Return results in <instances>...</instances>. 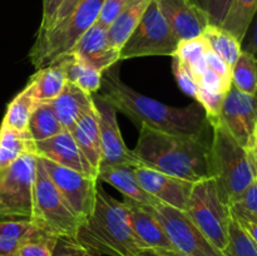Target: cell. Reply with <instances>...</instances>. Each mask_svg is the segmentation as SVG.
I'll list each match as a JSON object with an SVG mask.
<instances>
[{
  "label": "cell",
  "mask_w": 257,
  "mask_h": 256,
  "mask_svg": "<svg viewBox=\"0 0 257 256\" xmlns=\"http://www.w3.org/2000/svg\"><path fill=\"white\" fill-rule=\"evenodd\" d=\"M178 40L200 37L208 25L207 18L193 0H155Z\"/></svg>",
  "instance_id": "cell-16"
},
{
  "label": "cell",
  "mask_w": 257,
  "mask_h": 256,
  "mask_svg": "<svg viewBox=\"0 0 257 256\" xmlns=\"http://www.w3.org/2000/svg\"><path fill=\"white\" fill-rule=\"evenodd\" d=\"M185 212L211 243L218 250H225L232 215L228 205L221 200L212 178H205L193 183Z\"/></svg>",
  "instance_id": "cell-7"
},
{
  "label": "cell",
  "mask_w": 257,
  "mask_h": 256,
  "mask_svg": "<svg viewBox=\"0 0 257 256\" xmlns=\"http://www.w3.org/2000/svg\"><path fill=\"white\" fill-rule=\"evenodd\" d=\"M208 147L203 136L170 135L141 125L132 152L140 166L198 182L210 178Z\"/></svg>",
  "instance_id": "cell-2"
},
{
  "label": "cell",
  "mask_w": 257,
  "mask_h": 256,
  "mask_svg": "<svg viewBox=\"0 0 257 256\" xmlns=\"http://www.w3.org/2000/svg\"><path fill=\"white\" fill-rule=\"evenodd\" d=\"M3 171H4V170H2V168H0V176H2V173H3Z\"/></svg>",
  "instance_id": "cell-50"
},
{
  "label": "cell",
  "mask_w": 257,
  "mask_h": 256,
  "mask_svg": "<svg viewBox=\"0 0 257 256\" xmlns=\"http://www.w3.org/2000/svg\"><path fill=\"white\" fill-rule=\"evenodd\" d=\"M39 160L54 185L59 188L70 207L77 213L80 222L87 220L94 208L95 195L99 185L98 178L62 167L44 158L39 157Z\"/></svg>",
  "instance_id": "cell-11"
},
{
  "label": "cell",
  "mask_w": 257,
  "mask_h": 256,
  "mask_svg": "<svg viewBox=\"0 0 257 256\" xmlns=\"http://www.w3.org/2000/svg\"><path fill=\"white\" fill-rule=\"evenodd\" d=\"M222 252L225 256H257L256 242L233 216L228 226L227 245Z\"/></svg>",
  "instance_id": "cell-33"
},
{
  "label": "cell",
  "mask_w": 257,
  "mask_h": 256,
  "mask_svg": "<svg viewBox=\"0 0 257 256\" xmlns=\"http://www.w3.org/2000/svg\"><path fill=\"white\" fill-rule=\"evenodd\" d=\"M241 48H242V50L251 53L255 57L257 55V12L252 22H251L250 27H248L247 32H246L242 43H241Z\"/></svg>",
  "instance_id": "cell-44"
},
{
  "label": "cell",
  "mask_w": 257,
  "mask_h": 256,
  "mask_svg": "<svg viewBox=\"0 0 257 256\" xmlns=\"http://www.w3.org/2000/svg\"><path fill=\"white\" fill-rule=\"evenodd\" d=\"M201 35L205 38L211 49L215 50L232 68L242 52L241 43L230 32L217 25L208 24Z\"/></svg>",
  "instance_id": "cell-29"
},
{
  "label": "cell",
  "mask_w": 257,
  "mask_h": 256,
  "mask_svg": "<svg viewBox=\"0 0 257 256\" xmlns=\"http://www.w3.org/2000/svg\"><path fill=\"white\" fill-rule=\"evenodd\" d=\"M135 168V166L131 165L112 166V167L98 171L97 178L98 181H103V182L113 186L115 190H118L124 196V198H131V200L143 203V205H157L158 201L152 197L150 193L146 192L145 188L138 182Z\"/></svg>",
  "instance_id": "cell-20"
},
{
  "label": "cell",
  "mask_w": 257,
  "mask_h": 256,
  "mask_svg": "<svg viewBox=\"0 0 257 256\" xmlns=\"http://www.w3.org/2000/svg\"><path fill=\"white\" fill-rule=\"evenodd\" d=\"M205 60H206V65L207 68L212 69L213 72H216L217 74H220L221 77L225 78L226 80L231 82V69L232 68L215 52L210 48L208 45L207 50H206V54H205Z\"/></svg>",
  "instance_id": "cell-42"
},
{
  "label": "cell",
  "mask_w": 257,
  "mask_h": 256,
  "mask_svg": "<svg viewBox=\"0 0 257 256\" xmlns=\"http://www.w3.org/2000/svg\"><path fill=\"white\" fill-rule=\"evenodd\" d=\"M59 236L40 227L18 248L15 256H53Z\"/></svg>",
  "instance_id": "cell-34"
},
{
  "label": "cell",
  "mask_w": 257,
  "mask_h": 256,
  "mask_svg": "<svg viewBox=\"0 0 257 256\" xmlns=\"http://www.w3.org/2000/svg\"><path fill=\"white\" fill-rule=\"evenodd\" d=\"M72 52L102 73L120 60V50L110 45L107 29L97 23L83 34Z\"/></svg>",
  "instance_id": "cell-18"
},
{
  "label": "cell",
  "mask_w": 257,
  "mask_h": 256,
  "mask_svg": "<svg viewBox=\"0 0 257 256\" xmlns=\"http://www.w3.org/2000/svg\"><path fill=\"white\" fill-rule=\"evenodd\" d=\"M231 84L240 92L255 95L257 92V58L242 50L231 69Z\"/></svg>",
  "instance_id": "cell-32"
},
{
  "label": "cell",
  "mask_w": 257,
  "mask_h": 256,
  "mask_svg": "<svg viewBox=\"0 0 257 256\" xmlns=\"http://www.w3.org/2000/svg\"><path fill=\"white\" fill-rule=\"evenodd\" d=\"M38 104L39 103L35 100L32 89L27 84L23 88L22 92L18 93L13 98L12 102L8 104L7 112H5L4 118L2 120V124L25 132V131H28L29 120Z\"/></svg>",
  "instance_id": "cell-27"
},
{
  "label": "cell",
  "mask_w": 257,
  "mask_h": 256,
  "mask_svg": "<svg viewBox=\"0 0 257 256\" xmlns=\"http://www.w3.org/2000/svg\"><path fill=\"white\" fill-rule=\"evenodd\" d=\"M35 155L83 175L98 176V171L90 165L69 131H63L54 137L35 142Z\"/></svg>",
  "instance_id": "cell-15"
},
{
  "label": "cell",
  "mask_w": 257,
  "mask_h": 256,
  "mask_svg": "<svg viewBox=\"0 0 257 256\" xmlns=\"http://www.w3.org/2000/svg\"><path fill=\"white\" fill-rule=\"evenodd\" d=\"M123 202L127 207L131 227L142 248H175L166 235L165 228L156 216L152 206L136 202L131 198H124Z\"/></svg>",
  "instance_id": "cell-17"
},
{
  "label": "cell",
  "mask_w": 257,
  "mask_h": 256,
  "mask_svg": "<svg viewBox=\"0 0 257 256\" xmlns=\"http://www.w3.org/2000/svg\"><path fill=\"white\" fill-rule=\"evenodd\" d=\"M218 119L226 125L235 140L246 150L257 130V98L231 85Z\"/></svg>",
  "instance_id": "cell-13"
},
{
  "label": "cell",
  "mask_w": 257,
  "mask_h": 256,
  "mask_svg": "<svg viewBox=\"0 0 257 256\" xmlns=\"http://www.w3.org/2000/svg\"><path fill=\"white\" fill-rule=\"evenodd\" d=\"M193 2L207 18L208 24L221 27L232 0H193Z\"/></svg>",
  "instance_id": "cell-37"
},
{
  "label": "cell",
  "mask_w": 257,
  "mask_h": 256,
  "mask_svg": "<svg viewBox=\"0 0 257 256\" xmlns=\"http://www.w3.org/2000/svg\"><path fill=\"white\" fill-rule=\"evenodd\" d=\"M228 207L235 218L257 225V177Z\"/></svg>",
  "instance_id": "cell-35"
},
{
  "label": "cell",
  "mask_w": 257,
  "mask_h": 256,
  "mask_svg": "<svg viewBox=\"0 0 257 256\" xmlns=\"http://www.w3.org/2000/svg\"><path fill=\"white\" fill-rule=\"evenodd\" d=\"M34 142L48 140L63 132V127L49 103H40L33 112L28 125Z\"/></svg>",
  "instance_id": "cell-31"
},
{
  "label": "cell",
  "mask_w": 257,
  "mask_h": 256,
  "mask_svg": "<svg viewBox=\"0 0 257 256\" xmlns=\"http://www.w3.org/2000/svg\"><path fill=\"white\" fill-rule=\"evenodd\" d=\"M236 220H237V218H236ZM237 221L241 223V226H242V227L247 231L248 235L252 237V240L255 241L256 245H257V225L256 223L247 222V221H241V220H237Z\"/></svg>",
  "instance_id": "cell-48"
},
{
  "label": "cell",
  "mask_w": 257,
  "mask_h": 256,
  "mask_svg": "<svg viewBox=\"0 0 257 256\" xmlns=\"http://www.w3.org/2000/svg\"><path fill=\"white\" fill-rule=\"evenodd\" d=\"M39 228L30 218L0 221V256H15L20 245Z\"/></svg>",
  "instance_id": "cell-26"
},
{
  "label": "cell",
  "mask_w": 257,
  "mask_h": 256,
  "mask_svg": "<svg viewBox=\"0 0 257 256\" xmlns=\"http://www.w3.org/2000/svg\"><path fill=\"white\" fill-rule=\"evenodd\" d=\"M64 131H72L75 123L94 105L93 94H89L74 83L67 82L62 93L49 103Z\"/></svg>",
  "instance_id": "cell-19"
},
{
  "label": "cell",
  "mask_w": 257,
  "mask_h": 256,
  "mask_svg": "<svg viewBox=\"0 0 257 256\" xmlns=\"http://www.w3.org/2000/svg\"><path fill=\"white\" fill-rule=\"evenodd\" d=\"M104 0H82L68 17L37 37L29 58L37 69L53 64L73 50L80 38L97 23Z\"/></svg>",
  "instance_id": "cell-5"
},
{
  "label": "cell",
  "mask_w": 257,
  "mask_h": 256,
  "mask_svg": "<svg viewBox=\"0 0 257 256\" xmlns=\"http://www.w3.org/2000/svg\"><path fill=\"white\" fill-rule=\"evenodd\" d=\"M80 2H82V0H64V3L62 4V7L59 8V10H58L57 14H55L53 25H55L57 23H59L60 20L64 19L65 17H68V15H69V13L72 12V10L74 9V8L77 7V5L79 4ZM53 25H52V27H53ZM52 27H50V28H52ZM50 28H49V29H50ZM49 29H48V30H49ZM39 37H40V35H39Z\"/></svg>",
  "instance_id": "cell-46"
},
{
  "label": "cell",
  "mask_w": 257,
  "mask_h": 256,
  "mask_svg": "<svg viewBox=\"0 0 257 256\" xmlns=\"http://www.w3.org/2000/svg\"><path fill=\"white\" fill-rule=\"evenodd\" d=\"M132 0H104L98 17L97 24L108 29L109 25L114 22L120 12L127 7Z\"/></svg>",
  "instance_id": "cell-41"
},
{
  "label": "cell",
  "mask_w": 257,
  "mask_h": 256,
  "mask_svg": "<svg viewBox=\"0 0 257 256\" xmlns=\"http://www.w3.org/2000/svg\"><path fill=\"white\" fill-rule=\"evenodd\" d=\"M67 83L64 72L57 64L47 65L37 69V72L30 77L28 85L32 89L33 95L38 103H50L62 93Z\"/></svg>",
  "instance_id": "cell-24"
},
{
  "label": "cell",
  "mask_w": 257,
  "mask_h": 256,
  "mask_svg": "<svg viewBox=\"0 0 257 256\" xmlns=\"http://www.w3.org/2000/svg\"><path fill=\"white\" fill-rule=\"evenodd\" d=\"M75 240L89 250L108 256H136L142 248L131 227L124 202L115 200L98 185L95 203L80 222Z\"/></svg>",
  "instance_id": "cell-3"
},
{
  "label": "cell",
  "mask_w": 257,
  "mask_h": 256,
  "mask_svg": "<svg viewBox=\"0 0 257 256\" xmlns=\"http://www.w3.org/2000/svg\"><path fill=\"white\" fill-rule=\"evenodd\" d=\"M98 110L102 143V162L99 170L118 165H131L138 167V162L123 141L117 120V109L100 94H93Z\"/></svg>",
  "instance_id": "cell-12"
},
{
  "label": "cell",
  "mask_w": 257,
  "mask_h": 256,
  "mask_svg": "<svg viewBox=\"0 0 257 256\" xmlns=\"http://www.w3.org/2000/svg\"><path fill=\"white\" fill-rule=\"evenodd\" d=\"M63 3H64V0H43V18L37 37L44 34L52 27L55 14L59 10V8L62 7Z\"/></svg>",
  "instance_id": "cell-43"
},
{
  "label": "cell",
  "mask_w": 257,
  "mask_h": 256,
  "mask_svg": "<svg viewBox=\"0 0 257 256\" xmlns=\"http://www.w3.org/2000/svg\"><path fill=\"white\" fill-rule=\"evenodd\" d=\"M30 220L59 237L75 238L80 220L54 185L38 157Z\"/></svg>",
  "instance_id": "cell-6"
},
{
  "label": "cell",
  "mask_w": 257,
  "mask_h": 256,
  "mask_svg": "<svg viewBox=\"0 0 257 256\" xmlns=\"http://www.w3.org/2000/svg\"><path fill=\"white\" fill-rule=\"evenodd\" d=\"M255 95H256V98H257V92H256V94H255Z\"/></svg>",
  "instance_id": "cell-51"
},
{
  "label": "cell",
  "mask_w": 257,
  "mask_h": 256,
  "mask_svg": "<svg viewBox=\"0 0 257 256\" xmlns=\"http://www.w3.org/2000/svg\"><path fill=\"white\" fill-rule=\"evenodd\" d=\"M207 48V42H206V39L202 35H200V37L191 38V39L180 40L177 50H176L173 55L177 57L191 70L195 79L197 80V78L207 69L205 60V54Z\"/></svg>",
  "instance_id": "cell-30"
},
{
  "label": "cell",
  "mask_w": 257,
  "mask_h": 256,
  "mask_svg": "<svg viewBox=\"0 0 257 256\" xmlns=\"http://www.w3.org/2000/svg\"><path fill=\"white\" fill-rule=\"evenodd\" d=\"M55 63L63 69L67 82L74 83L89 94H95L100 90L103 73L84 62L75 53H68Z\"/></svg>",
  "instance_id": "cell-22"
},
{
  "label": "cell",
  "mask_w": 257,
  "mask_h": 256,
  "mask_svg": "<svg viewBox=\"0 0 257 256\" xmlns=\"http://www.w3.org/2000/svg\"><path fill=\"white\" fill-rule=\"evenodd\" d=\"M257 12V0H232L221 28L242 43L246 32Z\"/></svg>",
  "instance_id": "cell-28"
},
{
  "label": "cell",
  "mask_w": 257,
  "mask_h": 256,
  "mask_svg": "<svg viewBox=\"0 0 257 256\" xmlns=\"http://www.w3.org/2000/svg\"><path fill=\"white\" fill-rule=\"evenodd\" d=\"M196 82H197L198 87L207 90V92L222 93V94H226V93L230 90L231 85H232L231 82L226 80L225 78H222L220 74L213 72L210 68H207V69L197 78Z\"/></svg>",
  "instance_id": "cell-40"
},
{
  "label": "cell",
  "mask_w": 257,
  "mask_h": 256,
  "mask_svg": "<svg viewBox=\"0 0 257 256\" xmlns=\"http://www.w3.org/2000/svg\"><path fill=\"white\" fill-rule=\"evenodd\" d=\"M178 42L158 9L157 3L152 0L137 28L120 48V60L156 55L172 57L177 50Z\"/></svg>",
  "instance_id": "cell-8"
},
{
  "label": "cell",
  "mask_w": 257,
  "mask_h": 256,
  "mask_svg": "<svg viewBox=\"0 0 257 256\" xmlns=\"http://www.w3.org/2000/svg\"><path fill=\"white\" fill-rule=\"evenodd\" d=\"M152 207L176 250L188 256H225L201 232L185 211L161 202Z\"/></svg>",
  "instance_id": "cell-10"
},
{
  "label": "cell",
  "mask_w": 257,
  "mask_h": 256,
  "mask_svg": "<svg viewBox=\"0 0 257 256\" xmlns=\"http://www.w3.org/2000/svg\"><path fill=\"white\" fill-rule=\"evenodd\" d=\"M53 256H103L89 250L72 237H59Z\"/></svg>",
  "instance_id": "cell-39"
},
{
  "label": "cell",
  "mask_w": 257,
  "mask_h": 256,
  "mask_svg": "<svg viewBox=\"0 0 257 256\" xmlns=\"http://www.w3.org/2000/svg\"><path fill=\"white\" fill-rule=\"evenodd\" d=\"M4 217H9V215H8V211L7 208H5L4 203L0 201V218H4Z\"/></svg>",
  "instance_id": "cell-49"
},
{
  "label": "cell",
  "mask_w": 257,
  "mask_h": 256,
  "mask_svg": "<svg viewBox=\"0 0 257 256\" xmlns=\"http://www.w3.org/2000/svg\"><path fill=\"white\" fill-rule=\"evenodd\" d=\"M226 94H222V93H211L198 87L193 99L203 108L208 123L213 122V120H217L220 118L221 109H222Z\"/></svg>",
  "instance_id": "cell-36"
},
{
  "label": "cell",
  "mask_w": 257,
  "mask_h": 256,
  "mask_svg": "<svg viewBox=\"0 0 257 256\" xmlns=\"http://www.w3.org/2000/svg\"><path fill=\"white\" fill-rule=\"evenodd\" d=\"M135 172L138 182L146 192L150 193L158 202L186 211L195 182L173 177L145 166L136 167Z\"/></svg>",
  "instance_id": "cell-14"
},
{
  "label": "cell",
  "mask_w": 257,
  "mask_h": 256,
  "mask_svg": "<svg viewBox=\"0 0 257 256\" xmlns=\"http://www.w3.org/2000/svg\"><path fill=\"white\" fill-rule=\"evenodd\" d=\"M38 156L25 153L3 171L0 176V201L9 217L32 218Z\"/></svg>",
  "instance_id": "cell-9"
},
{
  "label": "cell",
  "mask_w": 257,
  "mask_h": 256,
  "mask_svg": "<svg viewBox=\"0 0 257 256\" xmlns=\"http://www.w3.org/2000/svg\"><path fill=\"white\" fill-rule=\"evenodd\" d=\"M25 153H35V142L29 131L22 132L0 124V168L5 170Z\"/></svg>",
  "instance_id": "cell-25"
},
{
  "label": "cell",
  "mask_w": 257,
  "mask_h": 256,
  "mask_svg": "<svg viewBox=\"0 0 257 256\" xmlns=\"http://www.w3.org/2000/svg\"><path fill=\"white\" fill-rule=\"evenodd\" d=\"M151 3H152V0H132L118 14L114 22L107 29L108 40L113 48L120 50L125 40L130 38L133 30L137 28L138 23L141 22Z\"/></svg>",
  "instance_id": "cell-23"
},
{
  "label": "cell",
  "mask_w": 257,
  "mask_h": 256,
  "mask_svg": "<svg viewBox=\"0 0 257 256\" xmlns=\"http://www.w3.org/2000/svg\"><path fill=\"white\" fill-rule=\"evenodd\" d=\"M136 256H188L176 248L165 247H146L141 248Z\"/></svg>",
  "instance_id": "cell-45"
},
{
  "label": "cell",
  "mask_w": 257,
  "mask_h": 256,
  "mask_svg": "<svg viewBox=\"0 0 257 256\" xmlns=\"http://www.w3.org/2000/svg\"><path fill=\"white\" fill-rule=\"evenodd\" d=\"M70 133L90 165L99 171L100 162H102V143H100L99 119H98V110L95 104L75 123Z\"/></svg>",
  "instance_id": "cell-21"
},
{
  "label": "cell",
  "mask_w": 257,
  "mask_h": 256,
  "mask_svg": "<svg viewBox=\"0 0 257 256\" xmlns=\"http://www.w3.org/2000/svg\"><path fill=\"white\" fill-rule=\"evenodd\" d=\"M247 152H248V155H250V158H251V161H252V165H253V167H255L256 175H257V130H256L255 135H253L252 142H251V145L248 146Z\"/></svg>",
  "instance_id": "cell-47"
},
{
  "label": "cell",
  "mask_w": 257,
  "mask_h": 256,
  "mask_svg": "<svg viewBox=\"0 0 257 256\" xmlns=\"http://www.w3.org/2000/svg\"><path fill=\"white\" fill-rule=\"evenodd\" d=\"M172 70L173 74H175L176 82L180 85L181 90L183 93H186L187 95H191L192 98H195L196 92L198 89V85L196 83L195 77L191 73V70L177 57H175V55L172 57Z\"/></svg>",
  "instance_id": "cell-38"
},
{
  "label": "cell",
  "mask_w": 257,
  "mask_h": 256,
  "mask_svg": "<svg viewBox=\"0 0 257 256\" xmlns=\"http://www.w3.org/2000/svg\"><path fill=\"white\" fill-rule=\"evenodd\" d=\"M100 95L118 112L137 125L170 135L203 136L210 124L203 108L195 102L187 107H172L143 95L125 84L117 64L103 73Z\"/></svg>",
  "instance_id": "cell-1"
},
{
  "label": "cell",
  "mask_w": 257,
  "mask_h": 256,
  "mask_svg": "<svg viewBox=\"0 0 257 256\" xmlns=\"http://www.w3.org/2000/svg\"><path fill=\"white\" fill-rule=\"evenodd\" d=\"M212 141L208 147V171L221 200L230 206L257 177L247 150L235 140L220 119L210 123Z\"/></svg>",
  "instance_id": "cell-4"
}]
</instances>
